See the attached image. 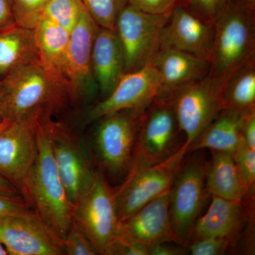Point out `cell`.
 <instances>
[{
  "label": "cell",
  "mask_w": 255,
  "mask_h": 255,
  "mask_svg": "<svg viewBox=\"0 0 255 255\" xmlns=\"http://www.w3.org/2000/svg\"><path fill=\"white\" fill-rule=\"evenodd\" d=\"M255 0H230L213 21L209 75L221 92L228 80L255 57Z\"/></svg>",
  "instance_id": "cell-1"
},
{
  "label": "cell",
  "mask_w": 255,
  "mask_h": 255,
  "mask_svg": "<svg viewBox=\"0 0 255 255\" xmlns=\"http://www.w3.org/2000/svg\"><path fill=\"white\" fill-rule=\"evenodd\" d=\"M9 122L51 117L70 100L66 85L39 59L15 68L0 80Z\"/></svg>",
  "instance_id": "cell-2"
},
{
  "label": "cell",
  "mask_w": 255,
  "mask_h": 255,
  "mask_svg": "<svg viewBox=\"0 0 255 255\" xmlns=\"http://www.w3.org/2000/svg\"><path fill=\"white\" fill-rule=\"evenodd\" d=\"M37 152L28 181V205L62 238L73 222V206L58 173L49 135L41 119L35 121Z\"/></svg>",
  "instance_id": "cell-3"
},
{
  "label": "cell",
  "mask_w": 255,
  "mask_h": 255,
  "mask_svg": "<svg viewBox=\"0 0 255 255\" xmlns=\"http://www.w3.org/2000/svg\"><path fill=\"white\" fill-rule=\"evenodd\" d=\"M73 220L98 255H105L119 236L120 220L115 193L97 170L91 187L73 208Z\"/></svg>",
  "instance_id": "cell-4"
},
{
  "label": "cell",
  "mask_w": 255,
  "mask_h": 255,
  "mask_svg": "<svg viewBox=\"0 0 255 255\" xmlns=\"http://www.w3.org/2000/svg\"><path fill=\"white\" fill-rule=\"evenodd\" d=\"M179 131L180 129L168 96L156 97L140 119L128 172L155 165L173 154L180 147L176 145Z\"/></svg>",
  "instance_id": "cell-5"
},
{
  "label": "cell",
  "mask_w": 255,
  "mask_h": 255,
  "mask_svg": "<svg viewBox=\"0 0 255 255\" xmlns=\"http://www.w3.org/2000/svg\"><path fill=\"white\" fill-rule=\"evenodd\" d=\"M209 167L201 155L184 161L171 187V225L176 243L186 248L205 200Z\"/></svg>",
  "instance_id": "cell-6"
},
{
  "label": "cell",
  "mask_w": 255,
  "mask_h": 255,
  "mask_svg": "<svg viewBox=\"0 0 255 255\" xmlns=\"http://www.w3.org/2000/svg\"><path fill=\"white\" fill-rule=\"evenodd\" d=\"M189 145L184 142L167 159L146 168L128 172L114 190L119 220L131 216L151 200L171 189L184 161Z\"/></svg>",
  "instance_id": "cell-7"
},
{
  "label": "cell",
  "mask_w": 255,
  "mask_h": 255,
  "mask_svg": "<svg viewBox=\"0 0 255 255\" xmlns=\"http://www.w3.org/2000/svg\"><path fill=\"white\" fill-rule=\"evenodd\" d=\"M145 111H119L100 119L95 134L96 153L102 168L110 175L127 174L131 167L137 131Z\"/></svg>",
  "instance_id": "cell-8"
},
{
  "label": "cell",
  "mask_w": 255,
  "mask_h": 255,
  "mask_svg": "<svg viewBox=\"0 0 255 255\" xmlns=\"http://www.w3.org/2000/svg\"><path fill=\"white\" fill-rule=\"evenodd\" d=\"M169 14H152L127 4L120 11L115 31L123 49L124 73L151 63L159 49L162 30Z\"/></svg>",
  "instance_id": "cell-9"
},
{
  "label": "cell",
  "mask_w": 255,
  "mask_h": 255,
  "mask_svg": "<svg viewBox=\"0 0 255 255\" xmlns=\"http://www.w3.org/2000/svg\"><path fill=\"white\" fill-rule=\"evenodd\" d=\"M41 119L49 135L58 173L73 208L91 187L97 169L86 147L50 117Z\"/></svg>",
  "instance_id": "cell-10"
},
{
  "label": "cell",
  "mask_w": 255,
  "mask_h": 255,
  "mask_svg": "<svg viewBox=\"0 0 255 255\" xmlns=\"http://www.w3.org/2000/svg\"><path fill=\"white\" fill-rule=\"evenodd\" d=\"M0 242L8 255H64L63 239L30 210L0 216Z\"/></svg>",
  "instance_id": "cell-11"
},
{
  "label": "cell",
  "mask_w": 255,
  "mask_h": 255,
  "mask_svg": "<svg viewBox=\"0 0 255 255\" xmlns=\"http://www.w3.org/2000/svg\"><path fill=\"white\" fill-rule=\"evenodd\" d=\"M168 97L189 146L222 110L221 91L209 75L177 89Z\"/></svg>",
  "instance_id": "cell-12"
},
{
  "label": "cell",
  "mask_w": 255,
  "mask_h": 255,
  "mask_svg": "<svg viewBox=\"0 0 255 255\" xmlns=\"http://www.w3.org/2000/svg\"><path fill=\"white\" fill-rule=\"evenodd\" d=\"M99 28L100 26L85 9L70 32L63 73L70 100L90 98L98 89L92 70V54Z\"/></svg>",
  "instance_id": "cell-13"
},
{
  "label": "cell",
  "mask_w": 255,
  "mask_h": 255,
  "mask_svg": "<svg viewBox=\"0 0 255 255\" xmlns=\"http://www.w3.org/2000/svg\"><path fill=\"white\" fill-rule=\"evenodd\" d=\"M36 152L35 122H11L0 130V175L18 189L26 203Z\"/></svg>",
  "instance_id": "cell-14"
},
{
  "label": "cell",
  "mask_w": 255,
  "mask_h": 255,
  "mask_svg": "<svg viewBox=\"0 0 255 255\" xmlns=\"http://www.w3.org/2000/svg\"><path fill=\"white\" fill-rule=\"evenodd\" d=\"M160 92V78L152 64L124 73L113 92L89 111L86 122H93L119 111H145Z\"/></svg>",
  "instance_id": "cell-15"
},
{
  "label": "cell",
  "mask_w": 255,
  "mask_h": 255,
  "mask_svg": "<svg viewBox=\"0 0 255 255\" xmlns=\"http://www.w3.org/2000/svg\"><path fill=\"white\" fill-rule=\"evenodd\" d=\"M214 23L184 4L176 6L162 30L159 48H173L209 61L214 42Z\"/></svg>",
  "instance_id": "cell-16"
},
{
  "label": "cell",
  "mask_w": 255,
  "mask_h": 255,
  "mask_svg": "<svg viewBox=\"0 0 255 255\" xmlns=\"http://www.w3.org/2000/svg\"><path fill=\"white\" fill-rule=\"evenodd\" d=\"M170 189L120 221L119 237L147 247L163 243H177L169 216Z\"/></svg>",
  "instance_id": "cell-17"
},
{
  "label": "cell",
  "mask_w": 255,
  "mask_h": 255,
  "mask_svg": "<svg viewBox=\"0 0 255 255\" xmlns=\"http://www.w3.org/2000/svg\"><path fill=\"white\" fill-rule=\"evenodd\" d=\"M254 199L231 201L213 196L206 214L196 221L190 241L201 238H225L236 244L239 233L254 211Z\"/></svg>",
  "instance_id": "cell-18"
},
{
  "label": "cell",
  "mask_w": 255,
  "mask_h": 255,
  "mask_svg": "<svg viewBox=\"0 0 255 255\" xmlns=\"http://www.w3.org/2000/svg\"><path fill=\"white\" fill-rule=\"evenodd\" d=\"M150 63L158 72L161 82L159 95L164 96L205 78L210 70L207 60L173 48H159Z\"/></svg>",
  "instance_id": "cell-19"
},
{
  "label": "cell",
  "mask_w": 255,
  "mask_h": 255,
  "mask_svg": "<svg viewBox=\"0 0 255 255\" xmlns=\"http://www.w3.org/2000/svg\"><path fill=\"white\" fill-rule=\"evenodd\" d=\"M92 64L96 82L105 99L124 74L123 49L115 31L100 26L92 48Z\"/></svg>",
  "instance_id": "cell-20"
},
{
  "label": "cell",
  "mask_w": 255,
  "mask_h": 255,
  "mask_svg": "<svg viewBox=\"0 0 255 255\" xmlns=\"http://www.w3.org/2000/svg\"><path fill=\"white\" fill-rule=\"evenodd\" d=\"M246 110L223 109L214 117L187 152L208 149L234 153L241 140V125Z\"/></svg>",
  "instance_id": "cell-21"
},
{
  "label": "cell",
  "mask_w": 255,
  "mask_h": 255,
  "mask_svg": "<svg viewBox=\"0 0 255 255\" xmlns=\"http://www.w3.org/2000/svg\"><path fill=\"white\" fill-rule=\"evenodd\" d=\"M212 161L206 176V188L212 196L228 200L246 201L254 199L240 177L233 154L211 150Z\"/></svg>",
  "instance_id": "cell-22"
},
{
  "label": "cell",
  "mask_w": 255,
  "mask_h": 255,
  "mask_svg": "<svg viewBox=\"0 0 255 255\" xmlns=\"http://www.w3.org/2000/svg\"><path fill=\"white\" fill-rule=\"evenodd\" d=\"M37 59L39 55L33 29L16 23L0 29V80Z\"/></svg>",
  "instance_id": "cell-23"
},
{
  "label": "cell",
  "mask_w": 255,
  "mask_h": 255,
  "mask_svg": "<svg viewBox=\"0 0 255 255\" xmlns=\"http://www.w3.org/2000/svg\"><path fill=\"white\" fill-rule=\"evenodd\" d=\"M33 31L40 61L47 70L65 83L63 73L70 32L43 16Z\"/></svg>",
  "instance_id": "cell-24"
},
{
  "label": "cell",
  "mask_w": 255,
  "mask_h": 255,
  "mask_svg": "<svg viewBox=\"0 0 255 255\" xmlns=\"http://www.w3.org/2000/svg\"><path fill=\"white\" fill-rule=\"evenodd\" d=\"M221 108L255 109V57L242 66L221 92Z\"/></svg>",
  "instance_id": "cell-25"
},
{
  "label": "cell",
  "mask_w": 255,
  "mask_h": 255,
  "mask_svg": "<svg viewBox=\"0 0 255 255\" xmlns=\"http://www.w3.org/2000/svg\"><path fill=\"white\" fill-rule=\"evenodd\" d=\"M85 9L82 0H50L41 17L48 18L71 32Z\"/></svg>",
  "instance_id": "cell-26"
},
{
  "label": "cell",
  "mask_w": 255,
  "mask_h": 255,
  "mask_svg": "<svg viewBox=\"0 0 255 255\" xmlns=\"http://www.w3.org/2000/svg\"><path fill=\"white\" fill-rule=\"evenodd\" d=\"M82 2L99 26L115 31L118 15L128 0H82Z\"/></svg>",
  "instance_id": "cell-27"
},
{
  "label": "cell",
  "mask_w": 255,
  "mask_h": 255,
  "mask_svg": "<svg viewBox=\"0 0 255 255\" xmlns=\"http://www.w3.org/2000/svg\"><path fill=\"white\" fill-rule=\"evenodd\" d=\"M238 173L245 187L254 194L255 186V150L248 147L242 139L233 153Z\"/></svg>",
  "instance_id": "cell-28"
},
{
  "label": "cell",
  "mask_w": 255,
  "mask_h": 255,
  "mask_svg": "<svg viewBox=\"0 0 255 255\" xmlns=\"http://www.w3.org/2000/svg\"><path fill=\"white\" fill-rule=\"evenodd\" d=\"M50 0H12L15 23L33 29Z\"/></svg>",
  "instance_id": "cell-29"
},
{
  "label": "cell",
  "mask_w": 255,
  "mask_h": 255,
  "mask_svg": "<svg viewBox=\"0 0 255 255\" xmlns=\"http://www.w3.org/2000/svg\"><path fill=\"white\" fill-rule=\"evenodd\" d=\"M65 255H96L97 254L91 243L82 232L76 223L72 222L68 233L63 238Z\"/></svg>",
  "instance_id": "cell-30"
},
{
  "label": "cell",
  "mask_w": 255,
  "mask_h": 255,
  "mask_svg": "<svg viewBox=\"0 0 255 255\" xmlns=\"http://www.w3.org/2000/svg\"><path fill=\"white\" fill-rule=\"evenodd\" d=\"M233 246L232 242L228 238H206L194 240L187 248L192 255H221Z\"/></svg>",
  "instance_id": "cell-31"
},
{
  "label": "cell",
  "mask_w": 255,
  "mask_h": 255,
  "mask_svg": "<svg viewBox=\"0 0 255 255\" xmlns=\"http://www.w3.org/2000/svg\"><path fill=\"white\" fill-rule=\"evenodd\" d=\"M128 4L152 14H168L172 10L184 4L182 0H128Z\"/></svg>",
  "instance_id": "cell-32"
},
{
  "label": "cell",
  "mask_w": 255,
  "mask_h": 255,
  "mask_svg": "<svg viewBox=\"0 0 255 255\" xmlns=\"http://www.w3.org/2000/svg\"><path fill=\"white\" fill-rule=\"evenodd\" d=\"M106 255H149L148 248L140 243L117 237L109 247Z\"/></svg>",
  "instance_id": "cell-33"
},
{
  "label": "cell",
  "mask_w": 255,
  "mask_h": 255,
  "mask_svg": "<svg viewBox=\"0 0 255 255\" xmlns=\"http://www.w3.org/2000/svg\"><path fill=\"white\" fill-rule=\"evenodd\" d=\"M192 11L209 22L213 23L220 9L230 0H187Z\"/></svg>",
  "instance_id": "cell-34"
},
{
  "label": "cell",
  "mask_w": 255,
  "mask_h": 255,
  "mask_svg": "<svg viewBox=\"0 0 255 255\" xmlns=\"http://www.w3.org/2000/svg\"><path fill=\"white\" fill-rule=\"evenodd\" d=\"M29 205L21 196H9L0 194V216L18 214L29 210Z\"/></svg>",
  "instance_id": "cell-35"
},
{
  "label": "cell",
  "mask_w": 255,
  "mask_h": 255,
  "mask_svg": "<svg viewBox=\"0 0 255 255\" xmlns=\"http://www.w3.org/2000/svg\"><path fill=\"white\" fill-rule=\"evenodd\" d=\"M241 132L245 143L255 150V109L246 110L245 112Z\"/></svg>",
  "instance_id": "cell-36"
},
{
  "label": "cell",
  "mask_w": 255,
  "mask_h": 255,
  "mask_svg": "<svg viewBox=\"0 0 255 255\" xmlns=\"http://www.w3.org/2000/svg\"><path fill=\"white\" fill-rule=\"evenodd\" d=\"M149 255H182L187 253L186 247L177 244V246L169 244V243H159L147 247Z\"/></svg>",
  "instance_id": "cell-37"
},
{
  "label": "cell",
  "mask_w": 255,
  "mask_h": 255,
  "mask_svg": "<svg viewBox=\"0 0 255 255\" xmlns=\"http://www.w3.org/2000/svg\"><path fill=\"white\" fill-rule=\"evenodd\" d=\"M15 23L12 0H0V29Z\"/></svg>",
  "instance_id": "cell-38"
},
{
  "label": "cell",
  "mask_w": 255,
  "mask_h": 255,
  "mask_svg": "<svg viewBox=\"0 0 255 255\" xmlns=\"http://www.w3.org/2000/svg\"><path fill=\"white\" fill-rule=\"evenodd\" d=\"M0 194L9 196H21L18 189L11 183L1 175H0Z\"/></svg>",
  "instance_id": "cell-39"
},
{
  "label": "cell",
  "mask_w": 255,
  "mask_h": 255,
  "mask_svg": "<svg viewBox=\"0 0 255 255\" xmlns=\"http://www.w3.org/2000/svg\"><path fill=\"white\" fill-rule=\"evenodd\" d=\"M7 120V116H6V106L4 97H3L2 92L0 89V124L6 122Z\"/></svg>",
  "instance_id": "cell-40"
},
{
  "label": "cell",
  "mask_w": 255,
  "mask_h": 255,
  "mask_svg": "<svg viewBox=\"0 0 255 255\" xmlns=\"http://www.w3.org/2000/svg\"><path fill=\"white\" fill-rule=\"evenodd\" d=\"M0 255H8L7 252L5 250L1 242H0Z\"/></svg>",
  "instance_id": "cell-41"
},
{
  "label": "cell",
  "mask_w": 255,
  "mask_h": 255,
  "mask_svg": "<svg viewBox=\"0 0 255 255\" xmlns=\"http://www.w3.org/2000/svg\"><path fill=\"white\" fill-rule=\"evenodd\" d=\"M9 121H6V122H3V123L0 124V130H1V129L4 128L6 127V126L8 125L10 123Z\"/></svg>",
  "instance_id": "cell-42"
}]
</instances>
